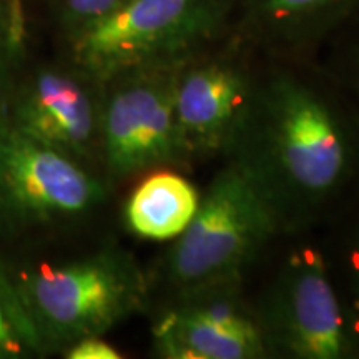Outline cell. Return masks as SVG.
Returning <instances> with one entry per match:
<instances>
[{"label":"cell","instance_id":"cell-7","mask_svg":"<svg viewBox=\"0 0 359 359\" xmlns=\"http://www.w3.org/2000/svg\"><path fill=\"white\" fill-rule=\"evenodd\" d=\"M102 182L83 165L0 125V222L79 217L103 198Z\"/></svg>","mask_w":359,"mask_h":359},{"label":"cell","instance_id":"cell-12","mask_svg":"<svg viewBox=\"0 0 359 359\" xmlns=\"http://www.w3.org/2000/svg\"><path fill=\"white\" fill-rule=\"evenodd\" d=\"M325 248L336 288L359 330V193L333 222Z\"/></svg>","mask_w":359,"mask_h":359},{"label":"cell","instance_id":"cell-2","mask_svg":"<svg viewBox=\"0 0 359 359\" xmlns=\"http://www.w3.org/2000/svg\"><path fill=\"white\" fill-rule=\"evenodd\" d=\"M40 348H69L103 336L142 311L148 281L137 262L118 250L64 264H39L13 283Z\"/></svg>","mask_w":359,"mask_h":359},{"label":"cell","instance_id":"cell-4","mask_svg":"<svg viewBox=\"0 0 359 359\" xmlns=\"http://www.w3.org/2000/svg\"><path fill=\"white\" fill-rule=\"evenodd\" d=\"M255 309L268 354L359 359V330L336 288L323 246L291 248Z\"/></svg>","mask_w":359,"mask_h":359},{"label":"cell","instance_id":"cell-6","mask_svg":"<svg viewBox=\"0 0 359 359\" xmlns=\"http://www.w3.org/2000/svg\"><path fill=\"white\" fill-rule=\"evenodd\" d=\"M183 60L116 75L102 95L100 158L110 180L183 165L175 120V82Z\"/></svg>","mask_w":359,"mask_h":359},{"label":"cell","instance_id":"cell-13","mask_svg":"<svg viewBox=\"0 0 359 359\" xmlns=\"http://www.w3.org/2000/svg\"><path fill=\"white\" fill-rule=\"evenodd\" d=\"M259 15L281 29L313 22L318 27L343 25L359 12V0H258Z\"/></svg>","mask_w":359,"mask_h":359},{"label":"cell","instance_id":"cell-10","mask_svg":"<svg viewBox=\"0 0 359 359\" xmlns=\"http://www.w3.org/2000/svg\"><path fill=\"white\" fill-rule=\"evenodd\" d=\"M100 114L102 97L85 80L42 70L17 102L13 127L83 165L100 155Z\"/></svg>","mask_w":359,"mask_h":359},{"label":"cell","instance_id":"cell-3","mask_svg":"<svg viewBox=\"0 0 359 359\" xmlns=\"http://www.w3.org/2000/svg\"><path fill=\"white\" fill-rule=\"evenodd\" d=\"M283 233L280 218L253 177L233 158L200 196L195 217L173 240L165 276L173 294L243 280V273Z\"/></svg>","mask_w":359,"mask_h":359},{"label":"cell","instance_id":"cell-9","mask_svg":"<svg viewBox=\"0 0 359 359\" xmlns=\"http://www.w3.org/2000/svg\"><path fill=\"white\" fill-rule=\"evenodd\" d=\"M255 88L257 80L230 60L183 62L175 82V120L183 165L230 155Z\"/></svg>","mask_w":359,"mask_h":359},{"label":"cell","instance_id":"cell-14","mask_svg":"<svg viewBox=\"0 0 359 359\" xmlns=\"http://www.w3.org/2000/svg\"><path fill=\"white\" fill-rule=\"evenodd\" d=\"M40 343L12 283L0 276V358H17Z\"/></svg>","mask_w":359,"mask_h":359},{"label":"cell","instance_id":"cell-5","mask_svg":"<svg viewBox=\"0 0 359 359\" xmlns=\"http://www.w3.org/2000/svg\"><path fill=\"white\" fill-rule=\"evenodd\" d=\"M215 19L212 0H125L74 32V60L97 83L140 67L182 60Z\"/></svg>","mask_w":359,"mask_h":359},{"label":"cell","instance_id":"cell-1","mask_svg":"<svg viewBox=\"0 0 359 359\" xmlns=\"http://www.w3.org/2000/svg\"><path fill=\"white\" fill-rule=\"evenodd\" d=\"M228 156L268 196L283 231L331 223L359 193V107L331 77L257 82Z\"/></svg>","mask_w":359,"mask_h":359},{"label":"cell","instance_id":"cell-11","mask_svg":"<svg viewBox=\"0 0 359 359\" xmlns=\"http://www.w3.org/2000/svg\"><path fill=\"white\" fill-rule=\"evenodd\" d=\"M190 180L170 170H151L125 206V222L133 235L154 241L175 240L185 231L200 205Z\"/></svg>","mask_w":359,"mask_h":359},{"label":"cell","instance_id":"cell-15","mask_svg":"<svg viewBox=\"0 0 359 359\" xmlns=\"http://www.w3.org/2000/svg\"><path fill=\"white\" fill-rule=\"evenodd\" d=\"M344 37L331 79L359 107V12L344 22Z\"/></svg>","mask_w":359,"mask_h":359},{"label":"cell","instance_id":"cell-17","mask_svg":"<svg viewBox=\"0 0 359 359\" xmlns=\"http://www.w3.org/2000/svg\"><path fill=\"white\" fill-rule=\"evenodd\" d=\"M65 356L69 359H120L118 349H115L110 343L102 339V336H90L75 341L65 349Z\"/></svg>","mask_w":359,"mask_h":359},{"label":"cell","instance_id":"cell-8","mask_svg":"<svg viewBox=\"0 0 359 359\" xmlns=\"http://www.w3.org/2000/svg\"><path fill=\"white\" fill-rule=\"evenodd\" d=\"M243 280L173 294L156 318L154 348L165 359H259L269 356Z\"/></svg>","mask_w":359,"mask_h":359},{"label":"cell","instance_id":"cell-18","mask_svg":"<svg viewBox=\"0 0 359 359\" xmlns=\"http://www.w3.org/2000/svg\"><path fill=\"white\" fill-rule=\"evenodd\" d=\"M2 27H4V17H2V0H0V35H2Z\"/></svg>","mask_w":359,"mask_h":359},{"label":"cell","instance_id":"cell-16","mask_svg":"<svg viewBox=\"0 0 359 359\" xmlns=\"http://www.w3.org/2000/svg\"><path fill=\"white\" fill-rule=\"evenodd\" d=\"M123 2L125 0H62V12L75 32L115 11Z\"/></svg>","mask_w":359,"mask_h":359}]
</instances>
